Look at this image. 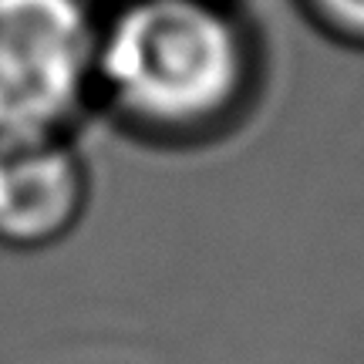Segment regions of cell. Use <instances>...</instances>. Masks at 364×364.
Listing matches in <instances>:
<instances>
[{
  "label": "cell",
  "instance_id": "1",
  "mask_svg": "<svg viewBox=\"0 0 364 364\" xmlns=\"http://www.w3.org/2000/svg\"><path fill=\"white\" fill-rule=\"evenodd\" d=\"M263 78L260 44L233 0H115L102 11L98 108L156 145L233 132Z\"/></svg>",
  "mask_w": 364,
  "mask_h": 364
},
{
  "label": "cell",
  "instance_id": "2",
  "mask_svg": "<svg viewBox=\"0 0 364 364\" xmlns=\"http://www.w3.org/2000/svg\"><path fill=\"white\" fill-rule=\"evenodd\" d=\"M102 4L0 0V142L75 139L98 108Z\"/></svg>",
  "mask_w": 364,
  "mask_h": 364
},
{
  "label": "cell",
  "instance_id": "3",
  "mask_svg": "<svg viewBox=\"0 0 364 364\" xmlns=\"http://www.w3.org/2000/svg\"><path fill=\"white\" fill-rule=\"evenodd\" d=\"M91 172L75 139L0 142V250L65 243L88 213Z\"/></svg>",
  "mask_w": 364,
  "mask_h": 364
},
{
  "label": "cell",
  "instance_id": "4",
  "mask_svg": "<svg viewBox=\"0 0 364 364\" xmlns=\"http://www.w3.org/2000/svg\"><path fill=\"white\" fill-rule=\"evenodd\" d=\"M297 7L327 41L364 51V0H297Z\"/></svg>",
  "mask_w": 364,
  "mask_h": 364
}]
</instances>
